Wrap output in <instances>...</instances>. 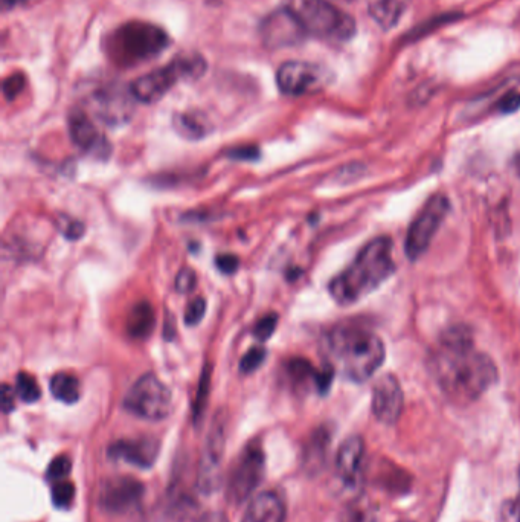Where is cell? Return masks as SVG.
Wrapping results in <instances>:
<instances>
[{
	"label": "cell",
	"mask_w": 520,
	"mask_h": 522,
	"mask_svg": "<svg viewBox=\"0 0 520 522\" xmlns=\"http://www.w3.org/2000/svg\"><path fill=\"white\" fill-rule=\"evenodd\" d=\"M431 371L447 399L458 405L475 402L498 381L495 362L479 352L472 333L463 326L441 336L431 356Z\"/></svg>",
	"instance_id": "obj_1"
},
{
	"label": "cell",
	"mask_w": 520,
	"mask_h": 522,
	"mask_svg": "<svg viewBox=\"0 0 520 522\" xmlns=\"http://www.w3.org/2000/svg\"><path fill=\"white\" fill-rule=\"evenodd\" d=\"M394 271L392 242L388 237H377L357 254L345 271L330 281L328 290L334 301L348 306L368 297Z\"/></svg>",
	"instance_id": "obj_2"
},
{
	"label": "cell",
	"mask_w": 520,
	"mask_h": 522,
	"mask_svg": "<svg viewBox=\"0 0 520 522\" xmlns=\"http://www.w3.org/2000/svg\"><path fill=\"white\" fill-rule=\"evenodd\" d=\"M328 352L345 377L365 382L382 367L385 344L382 339L360 324H341L328 335Z\"/></svg>",
	"instance_id": "obj_3"
},
{
	"label": "cell",
	"mask_w": 520,
	"mask_h": 522,
	"mask_svg": "<svg viewBox=\"0 0 520 522\" xmlns=\"http://www.w3.org/2000/svg\"><path fill=\"white\" fill-rule=\"evenodd\" d=\"M170 43V36L161 26L148 22H129L107 36L104 52L113 65L133 68L155 60L167 51Z\"/></svg>",
	"instance_id": "obj_4"
},
{
	"label": "cell",
	"mask_w": 520,
	"mask_h": 522,
	"mask_svg": "<svg viewBox=\"0 0 520 522\" xmlns=\"http://www.w3.org/2000/svg\"><path fill=\"white\" fill-rule=\"evenodd\" d=\"M307 36L347 42L356 34V20L333 4V0H289Z\"/></svg>",
	"instance_id": "obj_5"
},
{
	"label": "cell",
	"mask_w": 520,
	"mask_h": 522,
	"mask_svg": "<svg viewBox=\"0 0 520 522\" xmlns=\"http://www.w3.org/2000/svg\"><path fill=\"white\" fill-rule=\"evenodd\" d=\"M206 71L205 58L197 52L177 55L173 62L133 81L130 94L136 101L151 104L164 98L182 80H197Z\"/></svg>",
	"instance_id": "obj_6"
},
{
	"label": "cell",
	"mask_w": 520,
	"mask_h": 522,
	"mask_svg": "<svg viewBox=\"0 0 520 522\" xmlns=\"http://www.w3.org/2000/svg\"><path fill=\"white\" fill-rule=\"evenodd\" d=\"M130 413L145 420H164L170 416L173 397L167 385L153 373L144 374L130 388L124 399Z\"/></svg>",
	"instance_id": "obj_7"
},
{
	"label": "cell",
	"mask_w": 520,
	"mask_h": 522,
	"mask_svg": "<svg viewBox=\"0 0 520 522\" xmlns=\"http://www.w3.org/2000/svg\"><path fill=\"white\" fill-rule=\"evenodd\" d=\"M447 213H449V199L444 194H435L424 203L420 213L412 220L408 236H406V255L412 261L420 258L431 246Z\"/></svg>",
	"instance_id": "obj_8"
},
{
	"label": "cell",
	"mask_w": 520,
	"mask_h": 522,
	"mask_svg": "<svg viewBox=\"0 0 520 522\" xmlns=\"http://www.w3.org/2000/svg\"><path fill=\"white\" fill-rule=\"evenodd\" d=\"M264 451L260 442H251L241 452L232 466L228 480V498L231 503L240 504L251 497L264 475Z\"/></svg>",
	"instance_id": "obj_9"
},
{
	"label": "cell",
	"mask_w": 520,
	"mask_h": 522,
	"mask_svg": "<svg viewBox=\"0 0 520 522\" xmlns=\"http://www.w3.org/2000/svg\"><path fill=\"white\" fill-rule=\"evenodd\" d=\"M331 80V72L318 63L292 62L283 63L277 72V84L283 94L290 97L315 94L322 91Z\"/></svg>",
	"instance_id": "obj_10"
},
{
	"label": "cell",
	"mask_w": 520,
	"mask_h": 522,
	"mask_svg": "<svg viewBox=\"0 0 520 522\" xmlns=\"http://www.w3.org/2000/svg\"><path fill=\"white\" fill-rule=\"evenodd\" d=\"M260 34L267 49L292 48L307 37L298 17L287 5L273 11L261 22Z\"/></svg>",
	"instance_id": "obj_11"
},
{
	"label": "cell",
	"mask_w": 520,
	"mask_h": 522,
	"mask_svg": "<svg viewBox=\"0 0 520 522\" xmlns=\"http://www.w3.org/2000/svg\"><path fill=\"white\" fill-rule=\"evenodd\" d=\"M144 486L135 478H109L101 486L100 506L110 513H126L141 501Z\"/></svg>",
	"instance_id": "obj_12"
},
{
	"label": "cell",
	"mask_w": 520,
	"mask_h": 522,
	"mask_svg": "<svg viewBox=\"0 0 520 522\" xmlns=\"http://www.w3.org/2000/svg\"><path fill=\"white\" fill-rule=\"evenodd\" d=\"M403 397L402 385L392 374L380 377L373 390V413L379 422L394 425L402 416Z\"/></svg>",
	"instance_id": "obj_13"
},
{
	"label": "cell",
	"mask_w": 520,
	"mask_h": 522,
	"mask_svg": "<svg viewBox=\"0 0 520 522\" xmlns=\"http://www.w3.org/2000/svg\"><path fill=\"white\" fill-rule=\"evenodd\" d=\"M223 452H225V425L222 420L220 422L217 420L212 426L211 434L206 442L205 454L200 463L199 486L203 492H212L217 489Z\"/></svg>",
	"instance_id": "obj_14"
},
{
	"label": "cell",
	"mask_w": 520,
	"mask_h": 522,
	"mask_svg": "<svg viewBox=\"0 0 520 522\" xmlns=\"http://www.w3.org/2000/svg\"><path fill=\"white\" fill-rule=\"evenodd\" d=\"M363 458H365V443L359 435L348 437L336 457V471L347 487H356L362 477Z\"/></svg>",
	"instance_id": "obj_15"
},
{
	"label": "cell",
	"mask_w": 520,
	"mask_h": 522,
	"mask_svg": "<svg viewBox=\"0 0 520 522\" xmlns=\"http://www.w3.org/2000/svg\"><path fill=\"white\" fill-rule=\"evenodd\" d=\"M158 443L151 439L119 440L109 448V457L147 469L158 457Z\"/></svg>",
	"instance_id": "obj_16"
},
{
	"label": "cell",
	"mask_w": 520,
	"mask_h": 522,
	"mask_svg": "<svg viewBox=\"0 0 520 522\" xmlns=\"http://www.w3.org/2000/svg\"><path fill=\"white\" fill-rule=\"evenodd\" d=\"M69 133H71L74 144L83 152H97L98 150L100 153L106 147L104 136L83 110H74L69 116Z\"/></svg>",
	"instance_id": "obj_17"
},
{
	"label": "cell",
	"mask_w": 520,
	"mask_h": 522,
	"mask_svg": "<svg viewBox=\"0 0 520 522\" xmlns=\"http://www.w3.org/2000/svg\"><path fill=\"white\" fill-rule=\"evenodd\" d=\"M286 506L277 492H261L249 504L243 522H284Z\"/></svg>",
	"instance_id": "obj_18"
},
{
	"label": "cell",
	"mask_w": 520,
	"mask_h": 522,
	"mask_svg": "<svg viewBox=\"0 0 520 522\" xmlns=\"http://www.w3.org/2000/svg\"><path fill=\"white\" fill-rule=\"evenodd\" d=\"M97 113L101 120L107 124H121L130 116L129 100L122 92L115 89H107V91L97 94Z\"/></svg>",
	"instance_id": "obj_19"
},
{
	"label": "cell",
	"mask_w": 520,
	"mask_h": 522,
	"mask_svg": "<svg viewBox=\"0 0 520 522\" xmlns=\"http://www.w3.org/2000/svg\"><path fill=\"white\" fill-rule=\"evenodd\" d=\"M409 0H376L370 7V14L383 29L394 28L408 8Z\"/></svg>",
	"instance_id": "obj_20"
},
{
	"label": "cell",
	"mask_w": 520,
	"mask_h": 522,
	"mask_svg": "<svg viewBox=\"0 0 520 522\" xmlns=\"http://www.w3.org/2000/svg\"><path fill=\"white\" fill-rule=\"evenodd\" d=\"M155 312L148 303H139L133 307L127 319V330L136 339H144L150 336L155 329Z\"/></svg>",
	"instance_id": "obj_21"
},
{
	"label": "cell",
	"mask_w": 520,
	"mask_h": 522,
	"mask_svg": "<svg viewBox=\"0 0 520 522\" xmlns=\"http://www.w3.org/2000/svg\"><path fill=\"white\" fill-rule=\"evenodd\" d=\"M51 393L54 394L55 399L71 405L80 399V381L71 373L55 374L51 379Z\"/></svg>",
	"instance_id": "obj_22"
},
{
	"label": "cell",
	"mask_w": 520,
	"mask_h": 522,
	"mask_svg": "<svg viewBox=\"0 0 520 522\" xmlns=\"http://www.w3.org/2000/svg\"><path fill=\"white\" fill-rule=\"evenodd\" d=\"M174 129L183 138L202 139L208 135V123L203 120L199 113H177L174 116Z\"/></svg>",
	"instance_id": "obj_23"
},
{
	"label": "cell",
	"mask_w": 520,
	"mask_h": 522,
	"mask_svg": "<svg viewBox=\"0 0 520 522\" xmlns=\"http://www.w3.org/2000/svg\"><path fill=\"white\" fill-rule=\"evenodd\" d=\"M16 393L23 402L34 403L40 399L42 391H40L39 384L31 374L20 373L17 374Z\"/></svg>",
	"instance_id": "obj_24"
},
{
	"label": "cell",
	"mask_w": 520,
	"mask_h": 522,
	"mask_svg": "<svg viewBox=\"0 0 520 522\" xmlns=\"http://www.w3.org/2000/svg\"><path fill=\"white\" fill-rule=\"evenodd\" d=\"M341 522H376V510L366 501H356L348 507Z\"/></svg>",
	"instance_id": "obj_25"
},
{
	"label": "cell",
	"mask_w": 520,
	"mask_h": 522,
	"mask_svg": "<svg viewBox=\"0 0 520 522\" xmlns=\"http://www.w3.org/2000/svg\"><path fill=\"white\" fill-rule=\"evenodd\" d=\"M74 497V484L66 480L55 481L54 487H52V500H54L55 506L60 509H68L74 501Z\"/></svg>",
	"instance_id": "obj_26"
},
{
	"label": "cell",
	"mask_w": 520,
	"mask_h": 522,
	"mask_svg": "<svg viewBox=\"0 0 520 522\" xmlns=\"http://www.w3.org/2000/svg\"><path fill=\"white\" fill-rule=\"evenodd\" d=\"M267 352L263 347H254L243 356L240 362V371L244 374H251L263 365Z\"/></svg>",
	"instance_id": "obj_27"
},
{
	"label": "cell",
	"mask_w": 520,
	"mask_h": 522,
	"mask_svg": "<svg viewBox=\"0 0 520 522\" xmlns=\"http://www.w3.org/2000/svg\"><path fill=\"white\" fill-rule=\"evenodd\" d=\"M278 315L277 313H269L255 324L254 336L258 341L264 342L272 338L273 333L277 330Z\"/></svg>",
	"instance_id": "obj_28"
},
{
	"label": "cell",
	"mask_w": 520,
	"mask_h": 522,
	"mask_svg": "<svg viewBox=\"0 0 520 522\" xmlns=\"http://www.w3.org/2000/svg\"><path fill=\"white\" fill-rule=\"evenodd\" d=\"M71 468V458H69L68 455H58V457L54 458L52 463L49 464L48 478L54 481V483L55 481L65 480L69 472H71Z\"/></svg>",
	"instance_id": "obj_29"
},
{
	"label": "cell",
	"mask_w": 520,
	"mask_h": 522,
	"mask_svg": "<svg viewBox=\"0 0 520 522\" xmlns=\"http://www.w3.org/2000/svg\"><path fill=\"white\" fill-rule=\"evenodd\" d=\"M58 228H60L61 234H63V236L69 240L80 239V237L84 234L83 223L78 222V220L71 219V217H60Z\"/></svg>",
	"instance_id": "obj_30"
},
{
	"label": "cell",
	"mask_w": 520,
	"mask_h": 522,
	"mask_svg": "<svg viewBox=\"0 0 520 522\" xmlns=\"http://www.w3.org/2000/svg\"><path fill=\"white\" fill-rule=\"evenodd\" d=\"M206 312V303L203 298H196L188 304L187 312H185V323L188 326H196L202 321Z\"/></svg>",
	"instance_id": "obj_31"
},
{
	"label": "cell",
	"mask_w": 520,
	"mask_h": 522,
	"mask_svg": "<svg viewBox=\"0 0 520 522\" xmlns=\"http://www.w3.org/2000/svg\"><path fill=\"white\" fill-rule=\"evenodd\" d=\"M197 277L193 269H182L176 278V289L180 294H190L196 287Z\"/></svg>",
	"instance_id": "obj_32"
},
{
	"label": "cell",
	"mask_w": 520,
	"mask_h": 522,
	"mask_svg": "<svg viewBox=\"0 0 520 522\" xmlns=\"http://www.w3.org/2000/svg\"><path fill=\"white\" fill-rule=\"evenodd\" d=\"M209 384H211V368L208 367V370L203 371L199 393H197L196 408H194V413H196L197 417L202 416L203 406H205L206 399H208Z\"/></svg>",
	"instance_id": "obj_33"
},
{
	"label": "cell",
	"mask_w": 520,
	"mask_h": 522,
	"mask_svg": "<svg viewBox=\"0 0 520 522\" xmlns=\"http://www.w3.org/2000/svg\"><path fill=\"white\" fill-rule=\"evenodd\" d=\"M25 87V75L13 74L4 81V95L7 100H14Z\"/></svg>",
	"instance_id": "obj_34"
},
{
	"label": "cell",
	"mask_w": 520,
	"mask_h": 522,
	"mask_svg": "<svg viewBox=\"0 0 520 522\" xmlns=\"http://www.w3.org/2000/svg\"><path fill=\"white\" fill-rule=\"evenodd\" d=\"M501 522H520V498L517 500H507L501 507Z\"/></svg>",
	"instance_id": "obj_35"
},
{
	"label": "cell",
	"mask_w": 520,
	"mask_h": 522,
	"mask_svg": "<svg viewBox=\"0 0 520 522\" xmlns=\"http://www.w3.org/2000/svg\"><path fill=\"white\" fill-rule=\"evenodd\" d=\"M228 156L237 161H255L260 156V150L254 145H246V147L229 150Z\"/></svg>",
	"instance_id": "obj_36"
},
{
	"label": "cell",
	"mask_w": 520,
	"mask_h": 522,
	"mask_svg": "<svg viewBox=\"0 0 520 522\" xmlns=\"http://www.w3.org/2000/svg\"><path fill=\"white\" fill-rule=\"evenodd\" d=\"M216 263L220 272L226 275L234 274V272H237L238 266H240L238 257L232 254L220 255V257H217Z\"/></svg>",
	"instance_id": "obj_37"
},
{
	"label": "cell",
	"mask_w": 520,
	"mask_h": 522,
	"mask_svg": "<svg viewBox=\"0 0 520 522\" xmlns=\"http://www.w3.org/2000/svg\"><path fill=\"white\" fill-rule=\"evenodd\" d=\"M498 107L502 113L516 112V110L520 107L519 92H510V94L505 95V97L499 101Z\"/></svg>",
	"instance_id": "obj_38"
},
{
	"label": "cell",
	"mask_w": 520,
	"mask_h": 522,
	"mask_svg": "<svg viewBox=\"0 0 520 522\" xmlns=\"http://www.w3.org/2000/svg\"><path fill=\"white\" fill-rule=\"evenodd\" d=\"M14 410V393L10 385H2V411L5 414Z\"/></svg>",
	"instance_id": "obj_39"
},
{
	"label": "cell",
	"mask_w": 520,
	"mask_h": 522,
	"mask_svg": "<svg viewBox=\"0 0 520 522\" xmlns=\"http://www.w3.org/2000/svg\"><path fill=\"white\" fill-rule=\"evenodd\" d=\"M200 522H229L228 518H226L223 513L220 512H212L208 513V515L203 516L202 519H200Z\"/></svg>",
	"instance_id": "obj_40"
},
{
	"label": "cell",
	"mask_w": 520,
	"mask_h": 522,
	"mask_svg": "<svg viewBox=\"0 0 520 522\" xmlns=\"http://www.w3.org/2000/svg\"><path fill=\"white\" fill-rule=\"evenodd\" d=\"M25 0H2V7L4 10H10V8L17 7V5L23 4Z\"/></svg>",
	"instance_id": "obj_41"
},
{
	"label": "cell",
	"mask_w": 520,
	"mask_h": 522,
	"mask_svg": "<svg viewBox=\"0 0 520 522\" xmlns=\"http://www.w3.org/2000/svg\"><path fill=\"white\" fill-rule=\"evenodd\" d=\"M514 168H516L517 176H519L520 179V155H517L516 158H514Z\"/></svg>",
	"instance_id": "obj_42"
},
{
	"label": "cell",
	"mask_w": 520,
	"mask_h": 522,
	"mask_svg": "<svg viewBox=\"0 0 520 522\" xmlns=\"http://www.w3.org/2000/svg\"><path fill=\"white\" fill-rule=\"evenodd\" d=\"M517 478H519V484H520V466H519V471H517Z\"/></svg>",
	"instance_id": "obj_43"
},
{
	"label": "cell",
	"mask_w": 520,
	"mask_h": 522,
	"mask_svg": "<svg viewBox=\"0 0 520 522\" xmlns=\"http://www.w3.org/2000/svg\"><path fill=\"white\" fill-rule=\"evenodd\" d=\"M348 2H350V0H348Z\"/></svg>",
	"instance_id": "obj_44"
}]
</instances>
